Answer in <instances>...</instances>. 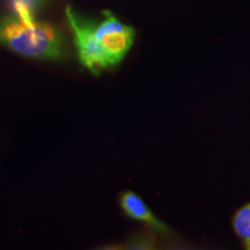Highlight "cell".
Returning a JSON list of instances; mask_svg holds the SVG:
<instances>
[{
	"instance_id": "1",
	"label": "cell",
	"mask_w": 250,
	"mask_h": 250,
	"mask_svg": "<svg viewBox=\"0 0 250 250\" xmlns=\"http://www.w3.org/2000/svg\"><path fill=\"white\" fill-rule=\"evenodd\" d=\"M0 44L36 59H59L65 51L64 41L55 27L36 20L26 22L17 15L0 20Z\"/></svg>"
},
{
	"instance_id": "2",
	"label": "cell",
	"mask_w": 250,
	"mask_h": 250,
	"mask_svg": "<svg viewBox=\"0 0 250 250\" xmlns=\"http://www.w3.org/2000/svg\"><path fill=\"white\" fill-rule=\"evenodd\" d=\"M89 44L103 71L123 61L133 44L134 29L121 22L110 12H104L99 22L87 21Z\"/></svg>"
},
{
	"instance_id": "3",
	"label": "cell",
	"mask_w": 250,
	"mask_h": 250,
	"mask_svg": "<svg viewBox=\"0 0 250 250\" xmlns=\"http://www.w3.org/2000/svg\"><path fill=\"white\" fill-rule=\"evenodd\" d=\"M120 203L122 210L126 213L127 217L145 223L156 232L164 234V235H170L171 234L170 228L153 214L148 206L144 203L142 197L137 193L133 191L123 192L121 196Z\"/></svg>"
},
{
	"instance_id": "4",
	"label": "cell",
	"mask_w": 250,
	"mask_h": 250,
	"mask_svg": "<svg viewBox=\"0 0 250 250\" xmlns=\"http://www.w3.org/2000/svg\"><path fill=\"white\" fill-rule=\"evenodd\" d=\"M233 228L245 248L250 250V203L240 208L234 214Z\"/></svg>"
},
{
	"instance_id": "5",
	"label": "cell",
	"mask_w": 250,
	"mask_h": 250,
	"mask_svg": "<svg viewBox=\"0 0 250 250\" xmlns=\"http://www.w3.org/2000/svg\"><path fill=\"white\" fill-rule=\"evenodd\" d=\"M14 14L26 22L35 20V11L40 0H9Z\"/></svg>"
}]
</instances>
